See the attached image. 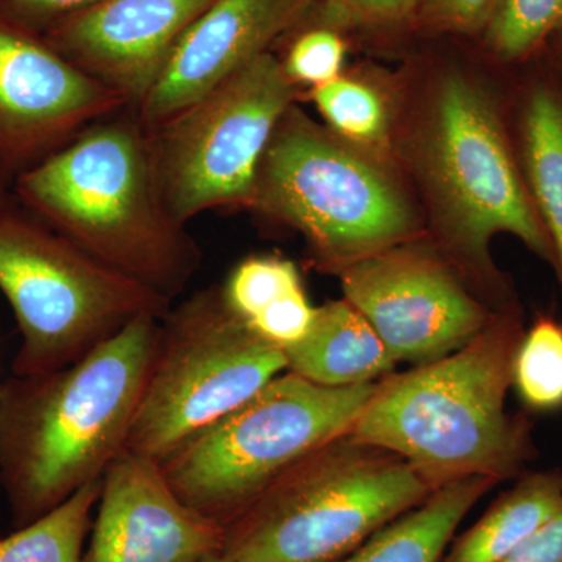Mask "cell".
I'll list each match as a JSON object with an SVG mask.
<instances>
[{"label": "cell", "mask_w": 562, "mask_h": 562, "mask_svg": "<svg viewBox=\"0 0 562 562\" xmlns=\"http://www.w3.org/2000/svg\"><path fill=\"white\" fill-rule=\"evenodd\" d=\"M160 322L139 317L81 360L0 387V482L18 527L101 480L124 452Z\"/></svg>", "instance_id": "cell-1"}, {"label": "cell", "mask_w": 562, "mask_h": 562, "mask_svg": "<svg viewBox=\"0 0 562 562\" xmlns=\"http://www.w3.org/2000/svg\"><path fill=\"white\" fill-rule=\"evenodd\" d=\"M524 333L516 312L502 310L460 349L384 376L350 435L398 454L432 492L519 475L536 452L530 422L506 409Z\"/></svg>", "instance_id": "cell-2"}, {"label": "cell", "mask_w": 562, "mask_h": 562, "mask_svg": "<svg viewBox=\"0 0 562 562\" xmlns=\"http://www.w3.org/2000/svg\"><path fill=\"white\" fill-rule=\"evenodd\" d=\"M14 190L44 224L166 301L201 269V247L169 213L132 109L85 128L20 173Z\"/></svg>", "instance_id": "cell-3"}, {"label": "cell", "mask_w": 562, "mask_h": 562, "mask_svg": "<svg viewBox=\"0 0 562 562\" xmlns=\"http://www.w3.org/2000/svg\"><path fill=\"white\" fill-rule=\"evenodd\" d=\"M432 494L398 454L350 432L295 462L224 528L238 562H335Z\"/></svg>", "instance_id": "cell-4"}, {"label": "cell", "mask_w": 562, "mask_h": 562, "mask_svg": "<svg viewBox=\"0 0 562 562\" xmlns=\"http://www.w3.org/2000/svg\"><path fill=\"white\" fill-rule=\"evenodd\" d=\"M417 166L447 258L464 279L498 291L490 249L498 233L552 262L549 235L514 160L497 109L475 81L446 74L417 136Z\"/></svg>", "instance_id": "cell-5"}, {"label": "cell", "mask_w": 562, "mask_h": 562, "mask_svg": "<svg viewBox=\"0 0 562 562\" xmlns=\"http://www.w3.org/2000/svg\"><path fill=\"white\" fill-rule=\"evenodd\" d=\"M249 209L301 233L321 268L335 273L419 232L413 203L379 155L294 105L262 157Z\"/></svg>", "instance_id": "cell-6"}, {"label": "cell", "mask_w": 562, "mask_h": 562, "mask_svg": "<svg viewBox=\"0 0 562 562\" xmlns=\"http://www.w3.org/2000/svg\"><path fill=\"white\" fill-rule=\"evenodd\" d=\"M376 384L330 387L280 373L166 458L162 475L181 502L225 528L295 462L349 432Z\"/></svg>", "instance_id": "cell-7"}, {"label": "cell", "mask_w": 562, "mask_h": 562, "mask_svg": "<svg viewBox=\"0 0 562 562\" xmlns=\"http://www.w3.org/2000/svg\"><path fill=\"white\" fill-rule=\"evenodd\" d=\"M0 291L22 342L16 376L57 371L81 360L144 316L173 303L114 271L46 224L0 209Z\"/></svg>", "instance_id": "cell-8"}, {"label": "cell", "mask_w": 562, "mask_h": 562, "mask_svg": "<svg viewBox=\"0 0 562 562\" xmlns=\"http://www.w3.org/2000/svg\"><path fill=\"white\" fill-rule=\"evenodd\" d=\"M288 371L265 341L209 286L166 314L125 452L161 464L179 447Z\"/></svg>", "instance_id": "cell-9"}, {"label": "cell", "mask_w": 562, "mask_h": 562, "mask_svg": "<svg viewBox=\"0 0 562 562\" xmlns=\"http://www.w3.org/2000/svg\"><path fill=\"white\" fill-rule=\"evenodd\" d=\"M297 87L262 54L160 127L147 131L162 199L173 220L249 206L262 157Z\"/></svg>", "instance_id": "cell-10"}, {"label": "cell", "mask_w": 562, "mask_h": 562, "mask_svg": "<svg viewBox=\"0 0 562 562\" xmlns=\"http://www.w3.org/2000/svg\"><path fill=\"white\" fill-rule=\"evenodd\" d=\"M338 276L344 299L375 328L397 364L446 357L497 313L442 254L413 241L351 262Z\"/></svg>", "instance_id": "cell-11"}, {"label": "cell", "mask_w": 562, "mask_h": 562, "mask_svg": "<svg viewBox=\"0 0 562 562\" xmlns=\"http://www.w3.org/2000/svg\"><path fill=\"white\" fill-rule=\"evenodd\" d=\"M127 101L58 54L43 36L0 18V165L20 173ZM18 173V176H20Z\"/></svg>", "instance_id": "cell-12"}, {"label": "cell", "mask_w": 562, "mask_h": 562, "mask_svg": "<svg viewBox=\"0 0 562 562\" xmlns=\"http://www.w3.org/2000/svg\"><path fill=\"white\" fill-rule=\"evenodd\" d=\"M222 542L224 527L181 502L158 462L124 450L103 473L81 562H199Z\"/></svg>", "instance_id": "cell-13"}, {"label": "cell", "mask_w": 562, "mask_h": 562, "mask_svg": "<svg viewBox=\"0 0 562 562\" xmlns=\"http://www.w3.org/2000/svg\"><path fill=\"white\" fill-rule=\"evenodd\" d=\"M317 0H213L181 36L133 113L146 131L188 109L246 68L312 14Z\"/></svg>", "instance_id": "cell-14"}, {"label": "cell", "mask_w": 562, "mask_h": 562, "mask_svg": "<svg viewBox=\"0 0 562 562\" xmlns=\"http://www.w3.org/2000/svg\"><path fill=\"white\" fill-rule=\"evenodd\" d=\"M213 0H102L43 38L131 109L144 101L181 36Z\"/></svg>", "instance_id": "cell-15"}, {"label": "cell", "mask_w": 562, "mask_h": 562, "mask_svg": "<svg viewBox=\"0 0 562 562\" xmlns=\"http://www.w3.org/2000/svg\"><path fill=\"white\" fill-rule=\"evenodd\" d=\"M283 353L288 371L330 387L380 382L397 366L375 328L346 299L316 308L305 338Z\"/></svg>", "instance_id": "cell-16"}, {"label": "cell", "mask_w": 562, "mask_h": 562, "mask_svg": "<svg viewBox=\"0 0 562 562\" xmlns=\"http://www.w3.org/2000/svg\"><path fill=\"white\" fill-rule=\"evenodd\" d=\"M497 484L491 479H468L432 492L335 562H441L462 519Z\"/></svg>", "instance_id": "cell-17"}, {"label": "cell", "mask_w": 562, "mask_h": 562, "mask_svg": "<svg viewBox=\"0 0 562 562\" xmlns=\"http://www.w3.org/2000/svg\"><path fill=\"white\" fill-rule=\"evenodd\" d=\"M561 505V471L524 473L473 527L450 542L441 562H502Z\"/></svg>", "instance_id": "cell-18"}, {"label": "cell", "mask_w": 562, "mask_h": 562, "mask_svg": "<svg viewBox=\"0 0 562 562\" xmlns=\"http://www.w3.org/2000/svg\"><path fill=\"white\" fill-rule=\"evenodd\" d=\"M525 183L554 254L562 281V92L532 88L522 117Z\"/></svg>", "instance_id": "cell-19"}, {"label": "cell", "mask_w": 562, "mask_h": 562, "mask_svg": "<svg viewBox=\"0 0 562 562\" xmlns=\"http://www.w3.org/2000/svg\"><path fill=\"white\" fill-rule=\"evenodd\" d=\"M103 479V476H102ZM102 479L88 483L35 522L0 539V562H81Z\"/></svg>", "instance_id": "cell-20"}, {"label": "cell", "mask_w": 562, "mask_h": 562, "mask_svg": "<svg viewBox=\"0 0 562 562\" xmlns=\"http://www.w3.org/2000/svg\"><path fill=\"white\" fill-rule=\"evenodd\" d=\"M313 102L339 138L379 155L390 143L391 111L368 81L341 77L312 90Z\"/></svg>", "instance_id": "cell-21"}, {"label": "cell", "mask_w": 562, "mask_h": 562, "mask_svg": "<svg viewBox=\"0 0 562 562\" xmlns=\"http://www.w3.org/2000/svg\"><path fill=\"white\" fill-rule=\"evenodd\" d=\"M513 387L532 412L562 408V324L539 316L525 330L513 364Z\"/></svg>", "instance_id": "cell-22"}, {"label": "cell", "mask_w": 562, "mask_h": 562, "mask_svg": "<svg viewBox=\"0 0 562 562\" xmlns=\"http://www.w3.org/2000/svg\"><path fill=\"white\" fill-rule=\"evenodd\" d=\"M562 31V0H502L484 44L497 60L514 63L535 54Z\"/></svg>", "instance_id": "cell-23"}, {"label": "cell", "mask_w": 562, "mask_h": 562, "mask_svg": "<svg viewBox=\"0 0 562 562\" xmlns=\"http://www.w3.org/2000/svg\"><path fill=\"white\" fill-rule=\"evenodd\" d=\"M301 288V272L294 262L279 257H251L233 269L221 291L228 308L247 324L273 302Z\"/></svg>", "instance_id": "cell-24"}, {"label": "cell", "mask_w": 562, "mask_h": 562, "mask_svg": "<svg viewBox=\"0 0 562 562\" xmlns=\"http://www.w3.org/2000/svg\"><path fill=\"white\" fill-rule=\"evenodd\" d=\"M346 60V43L338 31L328 27L303 32L292 43L283 63L284 72L295 87H321L338 79Z\"/></svg>", "instance_id": "cell-25"}, {"label": "cell", "mask_w": 562, "mask_h": 562, "mask_svg": "<svg viewBox=\"0 0 562 562\" xmlns=\"http://www.w3.org/2000/svg\"><path fill=\"white\" fill-rule=\"evenodd\" d=\"M425 0H317L319 27H375L394 24L420 11Z\"/></svg>", "instance_id": "cell-26"}, {"label": "cell", "mask_w": 562, "mask_h": 562, "mask_svg": "<svg viewBox=\"0 0 562 562\" xmlns=\"http://www.w3.org/2000/svg\"><path fill=\"white\" fill-rule=\"evenodd\" d=\"M316 308L310 303L303 288L273 302L258 316L247 322L251 331L281 350L305 338L312 328Z\"/></svg>", "instance_id": "cell-27"}, {"label": "cell", "mask_w": 562, "mask_h": 562, "mask_svg": "<svg viewBox=\"0 0 562 562\" xmlns=\"http://www.w3.org/2000/svg\"><path fill=\"white\" fill-rule=\"evenodd\" d=\"M502 0H425L420 18L436 31L484 32Z\"/></svg>", "instance_id": "cell-28"}, {"label": "cell", "mask_w": 562, "mask_h": 562, "mask_svg": "<svg viewBox=\"0 0 562 562\" xmlns=\"http://www.w3.org/2000/svg\"><path fill=\"white\" fill-rule=\"evenodd\" d=\"M102 0H0V18L43 36L55 25Z\"/></svg>", "instance_id": "cell-29"}, {"label": "cell", "mask_w": 562, "mask_h": 562, "mask_svg": "<svg viewBox=\"0 0 562 562\" xmlns=\"http://www.w3.org/2000/svg\"><path fill=\"white\" fill-rule=\"evenodd\" d=\"M502 562H562V505Z\"/></svg>", "instance_id": "cell-30"}, {"label": "cell", "mask_w": 562, "mask_h": 562, "mask_svg": "<svg viewBox=\"0 0 562 562\" xmlns=\"http://www.w3.org/2000/svg\"><path fill=\"white\" fill-rule=\"evenodd\" d=\"M199 562H238L228 560V558H225L224 554H221V552L210 554V557L203 558L202 561Z\"/></svg>", "instance_id": "cell-31"}, {"label": "cell", "mask_w": 562, "mask_h": 562, "mask_svg": "<svg viewBox=\"0 0 562 562\" xmlns=\"http://www.w3.org/2000/svg\"><path fill=\"white\" fill-rule=\"evenodd\" d=\"M557 44H558V50H560L561 60H562V31L558 32L557 35Z\"/></svg>", "instance_id": "cell-32"}, {"label": "cell", "mask_w": 562, "mask_h": 562, "mask_svg": "<svg viewBox=\"0 0 562 562\" xmlns=\"http://www.w3.org/2000/svg\"><path fill=\"white\" fill-rule=\"evenodd\" d=\"M0 209H5V198H3L2 188H0Z\"/></svg>", "instance_id": "cell-33"}]
</instances>
